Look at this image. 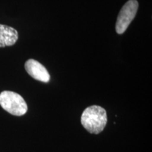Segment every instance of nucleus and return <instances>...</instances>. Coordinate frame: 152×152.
Masks as SVG:
<instances>
[{
  "label": "nucleus",
  "instance_id": "obj_4",
  "mask_svg": "<svg viewBox=\"0 0 152 152\" xmlns=\"http://www.w3.org/2000/svg\"><path fill=\"white\" fill-rule=\"evenodd\" d=\"M25 68L27 73L37 80L49 83L50 80V75L46 68L42 64L34 59H29L25 64Z\"/></svg>",
  "mask_w": 152,
  "mask_h": 152
},
{
  "label": "nucleus",
  "instance_id": "obj_1",
  "mask_svg": "<svg viewBox=\"0 0 152 152\" xmlns=\"http://www.w3.org/2000/svg\"><path fill=\"white\" fill-rule=\"evenodd\" d=\"M81 123L90 133L99 134L103 131L107 123L106 110L99 106H89L82 114Z\"/></svg>",
  "mask_w": 152,
  "mask_h": 152
},
{
  "label": "nucleus",
  "instance_id": "obj_2",
  "mask_svg": "<svg viewBox=\"0 0 152 152\" xmlns=\"http://www.w3.org/2000/svg\"><path fill=\"white\" fill-rule=\"evenodd\" d=\"M0 105L6 111L16 116H21L28 111L24 99L11 91H4L0 94Z\"/></svg>",
  "mask_w": 152,
  "mask_h": 152
},
{
  "label": "nucleus",
  "instance_id": "obj_3",
  "mask_svg": "<svg viewBox=\"0 0 152 152\" xmlns=\"http://www.w3.org/2000/svg\"><path fill=\"white\" fill-rule=\"evenodd\" d=\"M138 7L139 4L137 0H129L125 4L120 11L115 24V30L118 34L124 33L135 17Z\"/></svg>",
  "mask_w": 152,
  "mask_h": 152
},
{
  "label": "nucleus",
  "instance_id": "obj_5",
  "mask_svg": "<svg viewBox=\"0 0 152 152\" xmlns=\"http://www.w3.org/2000/svg\"><path fill=\"white\" fill-rule=\"evenodd\" d=\"M18 39V33L10 26L0 24V47L14 45Z\"/></svg>",
  "mask_w": 152,
  "mask_h": 152
}]
</instances>
